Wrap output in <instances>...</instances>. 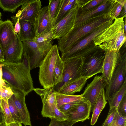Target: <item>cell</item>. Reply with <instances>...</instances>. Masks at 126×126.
<instances>
[{"mask_svg": "<svg viewBox=\"0 0 126 126\" xmlns=\"http://www.w3.org/2000/svg\"><path fill=\"white\" fill-rule=\"evenodd\" d=\"M68 114L63 112L59 110L56 101L54 104V118L59 121H63L68 120Z\"/></svg>", "mask_w": 126, "mask_h": 126, "instance_id": "obj_36", "label": "cell"}, {"mask_svg": "<svg viewBox=\"0 0 126 126\" xmlns=\"http://www.w3.org/2000/svg\"><path fill=\"white\" fill-rule=\"evenodd\" d=\"M104 61L102 75L107 85L109 84L113 73L119 62V51L107 50Z\"/></svg>", "mask_w": 126, "mask_h": 126, "instance_id": "obj_15", "label": "cell"}, {"mask_svg": "<svg viewBox=\"0 0 126 126\" xmlns=\"http://www.w3.org/2000/svg\"><path fill=\"white\" fill-rule=\"evenodd\" d=\"M4 62V54L1 46L0 44V63H3Z\"/></svg>", "mask_w": 126, "mask_h": 126, "instance_id": "obj_46", "label": "cell"}, {"mask_svg": "<svg viewBox=\"0 0 126 126\" xmlns=\"http://www.w3.org/2000/svg\"><path fill=\"white\" fill-rule=\"evenodd\" d=\"M14 93L11 88L9 86H0V97L8 102Z\"/></svg>", "mask_w": 126, "mask_h": 126, "instance_id": "obj_35", "label": "cell"}, {"mask_svg": "<svg viewBox=\"0 0 126 126\" xmlns=\"http://www.w3.org/2000/svg\"><path fill=\"white\" fill-rule=\"evenodd\" d=\"M3 63L2 78L8 86L23 92L26 95L34 90L30 71L22 62Z\"/></svg>", "mask_w": 126, "mask_h": 126, "instance_id": "obj_1", "label": "cell"}, {"mask_svg": "<svg viewBox=\"0 0 126 126\" xmlns=\"http://www.w3.org/2000/svg\"><path fill=\"white\" fill-rule=\"evenodd\" d=\"M110 2V0H105L98 5L88 11L80 13L78 12L74 27L78 26L91 20L104 16Z\"/></svg>", "mask_w": 126, "mask_h": 126, "instance_id": "obj_14", "label": "cell"}, {"mask_svg": "<svg viewBox=\"0 0 126 126\" xmlns=\"http://www.w3.org/2000/svg\"><path fill=\"white\" fill-rule=\"evenodd\" d=\"M3 22V21L2 20H0V25Z\"/></svg>", "mask_w": 126, "mask_h": 126, "instance_id": "obj_52", "label": "cell"}, {"mask_svg": "<svg viewBox=\"0 0 126 126\" xmlns=\"http://www.w3.org/2000/svg\"><path fill=\"white\" fill-rule=\"evenodd\" d=\"M42 9L40 0H29L22 5L15 16H12L19 20L28 21L34 24L35 19Z\"/></svg>", "mask_w": 126, "mask_h": 126, "instance_id": "obj_11", "label": "cell"}, {"mask_svg": "<svg viewBox=\"0 0 126 126\" xmlns=\"http://www.w3.org/2000/svg\"><path fill=\"white\" fill-rule=\"evenodd\" d=\"M114 20H110L98 27L64 53L61 54V58L63 61L68 59L79 57L85 58L96 49L94 46L88 45L97 36L104 32L111 25Z\"/></svg>", "mask_w": 126, "mask_h": 126, "instance_id": "obj_3", "label": "cell"}, {"mask_svg": "<svg viewBox=\"0 0 126 126\" xmlns=\"http://www.w3.org/2000/svg\"><path fill=\"white\" fill-rule=\"evenodd\" d=\"M8 125V126H22V123L14 122Z\"/></svg>", "mask_w": 126, "mask_h": 126, "instance_id": "obj_48", "label": "cell"}, {"mask_svg": "<svg viewBox=\"0 0 126 126\" xmlns=\"http://www.w3.org/2000/svg\"><path fill=\"white\" fill-rule=\"evenodd\" d=\"M64 68L63 61L59 55L57 58L54 69V86L62 82L63 79Z\"/></svg>", "mask_w": 126, "mask_h": 126, "instance_id": "obj_30", "label": "cell"}, {"mask_svg": "<svg viewBox=\"0 0 126 126\" xmlns=\"http://www.w3.org/2000/svg\"><path fill=\"white\" fill-rule=\"evenodd\" d=\"M5 122L0 102V123Z\"/></svg>", "mask_w": 126, "mask_h": 126, "instance_id": "obj_47", "label": "cell"}, {"mask_svg": "<svg viewBox=\"0 0 126 126\" xmlns=\"http://www.w3.org/2000/svg\"><path fill=\"white\" fill-rule=\"evenodd\" d=\"M3 65V63H0V86H7L8 84H6L2 78V67Z\"/></svg>", "mask_w": 126, "mask_h": 126, "instance_id": "obj_45", "label": "cell"}, {"mask_svg": "<svg viewBox=\"0 0 126 126\" xmlns=\"http://www.w3.org/2000/svg\"><path fill=\"white\" fill-rule=\"evenodd\" d=\"M29 0H0V7L4 11L14 13L19 6Z\"/></svg>", "mask_w": 126, "mask_h": 126, "instance_id": "obj_29", "label": "cell"}, {"mask_svg": "<svg viewBox=\"0 0 126 126\" xmlns=\"http://www.w3.org/2000/svg\"><path fill=\"white\" fill-rule=\"evenodd\" d=\"M111 18L103 16L92 19L78 26L74 27L66 35L58 40V49L64 53L94 29Z\"/></svg>", "mask_w": 126, "mask_h": 126, "instance_id": "obj_2", "label": "cell"}, {"mask_svg": "<svg viewBox=\"0 0 126 126\" xmlns=\"http://www.w3.org/2000/svg\"><path fill=\"white\" fill-rule=\"evenodd\" d=\"M105 51L97 49L85 57L81 72L82 77L90 78L94 75L102 73Z\"/></svg>", "mask_w": 126, "mask_h": 126, "instance_id": "obj_6", "label": "cell"}, {"mask_svg": "<svg viewBox=\"0 0 126 126\" xmlns=\"http://www.w3.org/2000/svg\"><path fill=\"white\" fill-rule=\"evenodd\" d=\"M104 88L101 91L96 101L92 111L93 113L90 122L91 125H94L102 110L105 107L107 101L105 97Z\"/></svg>", "mask_w": 126, "mask_h": 126, "instance_id": "obj_23", "label": "cell"}, {"mask_svg": "<svg viewBox=\"0 0 126 126\" xmlns=\"http://www.w3.org/2000/svg\"><path fill=\"white\" fill-rule=\"evenodd\" d=\"M56 98L57 105L59 108L62 105L68 103L86 100L81 94L78 95H70L56 93Z\"/></svg>", "mask_w": 126, "mask_h": 126, "instance_id": "obj_28", "label": "cell"}, {"mask_svg": "<svg viewBox=\"0 0 126 126\" xmlns=\"http://www.w3.org/2000/svg\"><path fill=\"white\" fill-rule=\"evenodd\" d=\"M21 62L24 64L29 70L31 71L29 56L28 54L23 50L22 57Z\"/></svg>", "mask_w": 126, "mask_h": 126, "instance_id": "obj_43", "label": "cell"}, {"mask_svg": "<svg viewBox=\"0 0 126 126\" xmlns=\"http://www.w3.org/2000/svg\"><path fill=\"white\" fill-rule=\"evenodd\" d=\"M107 85L102 75H96L92 81L88 84L83 93L81 94L82 97L89 100L91 105L92 111L97 97L101 90Z\"/></svg>", "mask_w": 126, "mask_h": 126, "instance_id": "obj_12", "label": "cell"}, {"mask_svg": "<svg viewBox=\"0 0 126 126\" xmlns=\"http://www.w3.org/2000/svg\"><path fill=\"white\" fill-rule=\"evenodd\" d=\"M110 126H126V117L120 116L116 110L114 120Z\"/></svg>", "mask_w": 126, "mask_h": 126, "instance_id": "obj_40", "label": "cell"}, {"mask_svg": "<svg viewBox=\"0 0 126 126\" xmlns=\"http://www.w3.org/2000/svg\"><path fill=\"white\" fill-rule=\"evenodd\" d=\"M58 50L56 45H53L39 66V80L44 89L54 87V71L56 61L59 55Z\"/></svg>", "mask_w": 126, "mask_h": 126, "instance_id": "obj_4", "label": "cell"}, {"mask_svg": "<svg viewBox=\"0 0 126 126\" xmlns=\"http://www.w3.org/2000/svg\"><path fill=\"white\" fill-rule=\"evenodd\" d=\"M119 115L123 117H126V94H125L116 108Z\"/></svg>", "mask_w": 126, "mask_h": 126, "instance_id": "obj_38", "label": "cell"}, {"mask_svg": "<svg viewBox=\"0 0 126 126\" xmlns=\"http://www.w3.org/2000/svg\"><path fill=\"white\" fill-rule=\"evenodd\" d=\"M76 1L75 0H62L59 11L54 22L53 27L68 13Z\"/></svg>", "mask_w": 126, "mask_h": 126, "instance_id": "obj_27", "label": "cell"}, {"mask_svg": "<svg viewBox=\"0 0 126 126\" xmlns=\"http://www.w3.org/2000/svg\"><path fill=\"white\" fill-rule=\"evenodd\" d=\"M116 108H110L107 117L102 126H110L112 122L116 111Z\"/></svg>", "mask_w": 126, "mask_h": 126, "instance_id": "obj_39", "label": "cell"}, {"mask_svg": "<svg viewBox=\"0 0 126 126\" xmlns=\"http://www.w3.org/2000/svg\"><path fill=\"white\" fill-rule=\"evenodd\" d=\"M18 35L14 31L13 24L8 19L0 25V44L4 52L15 40Z\"/></svg>", "mask_w": 126, "mask_h": 126, "instance_id": "obj_18", "label": "cell"}, {"mask_svg": "<svg viewBox=\"0 0 126 126\" xmlns=\"http://www.w3.org/2000/svg\"><path fill=\"white\" fill-rule=\"evenodd\" d=\"M54 36L52 30L34 38L32 41L36 42L45 52L47 53L53 46L52 40Z\"/></svg>", "mask_w": 126, "mask_h": 126, "instance_id": "obj_24", "label": "cell"}, {"mask_svg": "<svg viewBox=\"0 0 126 126\" xmlns=\"http://www.w3.org/2000/svg\"><path fill=\"white\" fill-rule=\"evenodd\" d=\"M124 16L118 17L114 19L112 23L105 30L96 37L93 43L95 47L110 41L117 36L124 28Z\"/></svg>", "mask_w": 126, "mask_h": 126, "instance_id": "obj_10", "label": "cell"}, {"mask_svg": "<svg viewBox=\"0 0 126 126\" xmlns=\"http://www.w3.org/2000/svg\"><path fill=\"white\" fill-rule=\"evenodd\" d=\"M81 7L77 0L68 13L52 29L54 39H58L66 35L74 27L76 17Z\"/></svg>", "mask_w": 126, "mask_h": 126, "instance_id": "obj_8", "label": "cell"}, {"mask_svg": "<svg viewBox=\"0 0 126 126\" xmlns=\"http://www.w3.org/2000/svg\"><path fill=\"white\" fill-rule=\"evenodd\" d=\"M0 126H8L5 122H1L0 123Z\"/></svg>", "mask_w": 126, "mask_h": 126, "instance_id": "obj_49", "label": "cell"}, {"mask_svg": "<svg viewBox=\"0 0 126 126\" xmlns=\"http://www.w3.org/2000/svg\"><path fill=\"white\" fill-rule=\"evenodd\" d=\"M11 89L14 94L10 98L13 101L18 109L22 124L25 126H31L29 112L25 101V97L26 95L20 90Z\"/></svg>", "mask_w": 126, "mask_h": 126, "instance_id": "obj_16", "label": "cell"}, {"mask_svg": "<svg viewBox=\"0 0 126 126\" xmlns=\"http://www.w3.org/2000/svg\"><path fill=\"white\" fill-rule=\"evenodd\" d=\"M23 47L22 41L18 35L11 45L4 51V63L21 62Z\"/></svg>", "mask_w": 126, "mask_h": 126, "instance_id": "obj_20", "label": "cell"}, {"mask_svg": "<svg viewBox=\"0 0 126 126\" xmlns=\"http://www.w3.org/2000/svg\"><path fill=\"white\" fill-rule=\"evenodd\" d=\"M88 79V77L81 76L66 84L57 92L66 95H74L82 90Z\"/></svg>", "mask_w": 126, "mask_h": 126, "instance_id": "obj_21", "label": "cell"}, {"mask_svg": "<svg viewBox=\"0 0 126 126\" xmlns=\"http://www.w3.org/2000/svg\"><path fill=\"white\" fill-rule=\"evenodd\" d=\"M0 102L2 110L5 123L8 125L15 122L10 112L8 102L0 97Z\"/></svg>", "mask_w": 126, "mask_h": 126, "instance_id": "obj_33", "label": "cell"}, {"mask_svg": "<svg viewBox=\"0 0 126 126\" xmlns=\"http://www.w3.org/2000/svg\"><path fill=\"white\" fill-rule=\"evenodd\" d=\"M126 58L119 59L109 84L106 86V100L112 96L126 82Z\"/></svg>", "mask_w": 126, "mask_h": 126, "instance_id": "obj_7", "label": "cell"}, {"mask_svg": "<svg viewBox=\"0 0 126 126\" xmlns=\"http://www.w3.org/2000/svg\"><path fill=\"white\" fill-rule=\"evenodd\" d=\"M23 50L29 55L31 70L39 67L47 53L32 40L22 41Z\"/></svg>", "mask_w": 126, "mask_h": 126, "instance_id": "obj_13", "label": "cell"}, {"mask_svg": "<svg viewBox=\"0 0 126 126\" xmlns=\"http://www.w3.org/2000/svg\"><path fill=\"white\" fill-rule=\"evenodd\" d=\"M126 94V82H125L118 91L107 100L109 103L110 108L113 107L117 108Z\"/></svg>", "mask_w": 126, "mask_h": 126, "instance_id": "obj_31", "label": "cell"}, {"mask_svg": "<svg viewBox=\"0 0 126 126\" xmlns=\"http://www.w3.org/2000/svg\"><path fill=\"white\" fill-rule=\"evenodd\" d=\"M1 16H2L1 13L0 12V20H1L0 19L1 18Z\"/></svg>", "mask_w": 126, "mask_h": 126, "instance_id": "obj_51", "label": "cell"}, {"mask_svg": "<svg viewBox=\"0 0 126 126\" xmlns=\"http://www.w3.org/2000/svg\"><path fill=\"white\" fill-rule=\"evenodd\" d=\"M8 103L10 112L14 122L22 123L18 109L10 98L8 99Z\"/></svg>", "mask_w": 126, "mask_h": 126, "instance_id": "obj_34", "label": "cell"}, {"mask_svg": "<svg viewBox=\"0 0 126 126\" xmlns=\"http://www.w3.org/2000/svg\"><path fill=\"white\" fill-rule=\"evenodd\" d=\"M85 58L75 57L63 61L64 68L62 82L53 88L56 92L67 83L81 77V72Z\"/></svg>", "mask_w": 126, "mask_h": 126, "instance_id": "obj_5", "label": "cell"}, {"mask_svg": "<svg viewBox=\"0 0 126 126\" xmlns=\"http://www.w3.org/2000/svg\"><path fill=\"white\" fill-rule=\"evenodd\" d=\"M109 5L106 11L105 17L113 20L118 17L126 3V0H110Z\"/></svg>", "mask_w": 126, "mask_h": 126, "instance_id": "obj_25", "label": "cell"}, {"mask_svg": "<svg viewBox=\"0 0 126 126\" xmlns=\"http://www.w3.org/2000/svg\"><path fill=\"white\" fill-rule=\"evenodd\" d=\"M91 111V103L89 100H86L75 106L66 113L69 115L68 120L76 122H83L89 119Z\"/></svg>", "mask_w": 126, "mask_h": 126, "instance_id": "obj_19", "label": "cell"}, {"mask_svg": "<svg viewBox=\"0 0 126 126\" xmlns=\"http://www.w3.org/2000/svg\"><path fill=\"white\" fill-rule=\"evenodd\" d=\"M47 6L49 14L53 23L59 11L62 0H49Z\"/></svg>", "mask_w": 126, "mask_h": 126, "instance_id": "obj_32", "label": "cell"}, {"mask_svg": "<svg viewBox=\"0 0 126 126\" xmlns=\"http://www.w3.org/2000/svg\"><path fill=\"white\" fill-rule=\"evenodd\" d=\"M105 0H94L91 1L84 7L80 8V12H83L88 11L101 4Z\"/></svg>", "mask_w": 126, "mask_h": 126, "instance_id": "obj_41", "label": "cell"}, {"mask_svg": "<svg viewBox=\"0 0 126 126\" xmlns=\"http://www.w3.org/2000/svg\"><path fill=\"white\" fill-rule=\"evenodd\" d=\"M86 100L76 101L65 104L61 106L59 108L61 111L66 113L75 106L82 103Z\"/></svg>", "mask_w": 126, "mask_h": 126, "instance_id": "obj_42", "label": "cell"}, {"mask_svg": "<svg viewBox=\"0 0 126 126\" xmlns=\"http://www.w3.org/2000/svg\"><path fill=\"white\" fill-rule=\"evenodd\" d=\"M126 39L123 28L117 36L109 41L100 45L98 47L105 51L108 50L119 51L125 42Z\"/></svg>", "mask_w": 126, "mask_h": 126, "instance_id": "obj_22", "label": "cell"}, {"mask_svg": "<svg viewBox=\"0 0 126 126\" xmlns=\"http://www.w3.org/2000/svg\"><path fill=\"white\" fill-rule=\"evenodd\" d=\"M125 22H124V30L125 32V33H126V20L125 19Z\"/></svg>", "mask_w": 126, "mask_h": 126, "instance_id": "obj_50", "label": "cell"}, {"mask_svg": "<svg viewBox=\"0 0 126 126\" xmlns=\"http://www.w3.org/2000/svg\"><path fill=\"white\" fill-rule=\"evenodd\" d=\"M34 90L41 97L43 106L41 112L43 117L54 118V106L56 101V93L53 88L49 89L34 88Z\"/></svg>", "mask_w": 126, "mask_h": 126, "instance_id": "obj_9", "label": "cell"}, {"mask_svg": "<svg viewBox=\"0 0 126 126\" xmlns=\"http://www.w3.org/2000/svg\"><path fill=\"white\" fill-rule=\"evenodd\" d=\"M11 18L15 22V25L14 27V31L16 34L20 37L21 30V26L19 22V18H14L12 17Z\"/></svg>", "mask_w": 126, "mask_h": 126, "instance_id": "obj_44", "label": "cell"}, {"mask_svg": "<svg viewBox=\"0 0 126 126\" xmlns=\"http://www.w3.org/2000/svg\"><path fill=\"white\" fill-rule=\"evenodd\" d=\"M21 26L20 37L22 41L32 40L35 37L34 25L30 22L19 20Z\"/></svg>", "mask_w": 126, "mask_h": 126, "instance_id": "obj_26", "label": "cell"}, {"mask_svg": "<svg viewBox=\"0 0 126 126\" xmlns=\"http://www.w3.org/2000/svg\"><path fill=\"white\" fill-rule=\"evenodd\" d=\"M34 27L35 37L52 29L53 23L49 14L47 6L42 8L35 19Z\"/></svg>", "mask_w": 126, "mask_h": 126, "instance_id": "obj_17", "label": "cell"}, {"mask_svg": "<svg viewBox=\"0 0 126 126\" xmlns=\"http://www.w3.org/2000/svg\"><path fill=\"white\" fill-rule=\"evenodd\" d=\"M48 126H73L76 123V122L68 120L60 121L54 118H52Z\"/></svg>", "mask_w": 126, "mask_h": 126, "instance_id": "obj_37", "label": "cell"}]
</instances>
